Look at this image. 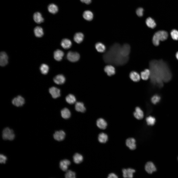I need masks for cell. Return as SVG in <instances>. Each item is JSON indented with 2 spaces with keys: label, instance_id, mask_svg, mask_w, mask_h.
Here are the masks:
<instances>
[{
  "label": "cell",
  "instance_id": "33",
  "mask_svg": "<svg viewBox=\"0 0 178 178\" xmlns=\"http://www.w3.org/2000/svg\"><path fill=\"white\" fill-rule=\"evenodd\" d=\"M66 99L67 102L70 104H73L75 102L76 98L73 95L70 94L66 97Z\"/></svg>",
  "mask_w": 178,
  "mask_h": 178
},
{
  "label": "cell",
  "instance_id": "7",
  "mask_svg": "<svg viewBox=\"0 0 178 178\" xmlns=\"http://www.w3.org/2000/svg\"><path fill=\"white\" fill-rule=\"evenodd\" d=\"M135 142L136 141L135 139L133 138H129L126 140V144L130 149L134 150L136 148Z\"/></svg>",
  "mask_w": 178,
  "mask_h": 178
},
{
  "label": "cell",
  "instance_id": "39",
  "mask_svg": "<svg viewBox=\"0 0 178 178\" xmlns=\"http://www.w3.org/2000/svg\"><path fill=\"white\" fill-rule=\"evenodd\" d=\"M144 10L142 8H138L136 11L137 15L139 17H141L143 16Z\"/></svg>",
  "mask_w": 178,
  "mask_h": 178
},
{
  "label": "cell",
  "instance_id": "30",
  "mask_svg": "<svg viewBox=\"0 0 178 178\" xmlns=\"http://www.w3.org/2000/svg\"><path fill=\"white\" fill-rule=\"evenodd\" d=\"M83 16L85 20L88 21H90L93 18V15L91 11L89 10H87L84 12Z\"/></svg>",
  "mask_w": 178,
  "mask_h": 178
},
{
  "label": "cell",
  "instance_id": "13",
  "mask_svg": "<svg viewBox=\"0 0 178 178\" xmlns=\"http://www.w3.org/2000/svg\"><path fill=\"white\" fill-rule=\"evenodd\" d=\"M130 50V46L128 44H125L121 46V50L122 53L125 57H129Z\"/></svg>",
  "mask_w": 178,
  "mask_h": 178
},
{
  "label": "cell",
  "instance_id": "37",
  "mask_svg": "<svg viewBox=\"0 0 178 178\" xmlns=\"http://www.w3.org/2000/svg\"><path fill=\"white\" fill-rule=\"evenodd\" d=\"M65 174V177L67 178H75V173L71 170H68L66 171Z\"/></svg>",
  "mask_w": 178,
  "mask_h": 178
},
{
  "label": "cell",
  "instance_id": "41",
  "mask_svg": "<svg viewBox=\"0 0 178 178\" xmlns=\"http://www.w3.org/2000/svg\"><path fill=\"white\" fill-rule=\"evenodd\" d=\"M108 178H117L118 177L115 174L113 173H111L108 175Z\"/></svg>",
  "mask_w": 178,
  "mask_h": 178
},
{
  "label": "cell",
  "instance_id": "20",
  "mask_svg": "<svg viewBox=\"0 0 178 178\" xmlns=\"http://www.w3.org/2000/svg\"><path fill=\"white\" fill-rule=\"evenodd\" d=\"M131 79L134 82H137L139 81L140 79V76L137 72L135 71H131L129 74Z\"/></svg>",
  "mask_w": 178,
  "mask_h": 178
},
{
  "label": "cell",
  "instance_id": "42",
  "mask_svg": "<svg viewBox=\"0 0 178 178\" xmlns=\"http://www.w3.org/2000/svg\"><path fill=\"white\" fill-rule=\"evenodd\" d=\"M83 3H84L87 4H89L90 3L91 0H80Z\"/></svg>",
  "mask_w": 178,
  "mask_h": 178
},
{
  "label": "cell",
  "instance_id": "26",
  "mask_svg": "<svg viewBox=\"0 0 178 178\" xmlns=\"http://www.w3.org/2000/svg\"><path fill=\"white\" fill-rule=\"evenodd\" d=\"M146 23L148 27L152 29L155 28L156 25L155 21L151 17H149L146 19Z\"/></svg>",
  "mask_w": 178,
  "mask_h": 178
},
{
  "label": "cell",
  "instance_id": "29",
  "mask_svg": "<svg viewBox=\"0 0 178 178\" xmlns=\"http://www.w3.org/2000/svg\"><path fill=\"white\" fill-rule=\"evenodd\" d=\"M47 8L49 12L53 14H55L58 11V8L57 6L53 3L49 4Z\"/></svg>",
  "mask_w": 178,
  "mask_h": 178
},
{
  "label": "cell",
  "instance_id": "21",
  "mask_svg": "<svg viewBox=\"0 0 178 178\" xmlns=\"http://www.w3.org/2000/svg\"><path fill=\"white\" fill-rule=\"evenodd\" d=\"M61 44V46L63 48L67 49L71 47L72 45V43L69 39L65 38L62 40Z\"/></svg>",
  "mask_w": 178,
  "mask_h": 178
},
{
  "label": "cell",
  "instance_id": "43",
  "mask_svg": "<svg viewBox=\"0 0 178 178\" xmlns=\"http://www.w3.org/2000/svg\"><path fill=\"white\" fill-rule=\"evenodd\" d=\"M176 57L177 59L178 60V51L176 53Z\"/></svg>",
  "mask_w": 178,
  "mask_h": 178
},
{
  "label": "cell",
  "instance_id": "17",
  "mask_svg": "<svg viewBox=\"0 0 178 178\" xmlns=\"http://www.w3.org/2000/svg\"><path fill=\"white\" fill-rule=\"evenodd\" d=\"M104 70L107 75L109 76L114 75L115 73V68L111 65H108L104 67Z\"/></svg>",
  "mask_w": 178,
  "mask_h": 178
},
{
  "label": "cell",
  "instance_id": "9",
  "mask_svg": "<svg viewBox=\"0 0 178 178\" xmlns=\"http://www.w3.org/2000/svg\"><path fill=\"white\" fill-rule=\"evenodd\" d=\"M50 93L54 98H56L60 96V91L56 87H53L50 88L49 90Z\"/></svg>",
  "mask_w": 178,
  "mask_h": 178
},
{
  "label": "cell",
  "instance_id": "10",
  "mask_svg": "<svg viewBox=\"0 0 178 178\" xmlns=\"http://www.w3.org/2000/svg\"><path fill=\"white\" fill-rule=\"evenodd\" d=\"M145 168L146 172L149 174H151L156 170L155 165L152 162L150 161L146 163L145 165Z\"/></svg>",
  "mask_w": 178,
  "mask_h": 178
},
{
  "label": "cell",
  "instance_id": "40",
  "mask_svg": "<svg viewBox=\"0 0 178 178\" xmlns=\"http://www.w3.org/2000/svg\"><path fill=\"white\" fill-rule=\"evenodd\" d=\"M7 158L6 156L2 154L0 155V162L1 163H5Z\"/></svg>",
  "mask_w": 178,
  "mask_h": 178
},
{
  "label": "cell",
  "instance_id": "16",
  "mask_svg": "<svg viewBox=\"0 0 178 178\" xmlns=\"http://www.w3.org/2000/svg\"><path fill=\"white\" fill-rule=\"evenodd\" d=\"M66 80L65 76L62 74H59L53 78L54 83L58 85L64 84Z\"/></svg>",
  "mask_w": 178,
  "mask_h": 178
},
{
  "label": "cell",
  "instance_id": "19",
  "mask_svg": "<svg viewBox=\"0 0 178 178\" xmlns=\"http://www.w3.org/2000/svg\"><path fill=\"white\" fill-rule=\"evenodd\" d=\"M64 54L63 51L60 49H57L54 53V57L56 60L60 61L62 60Z\"/></svg>",
  "mask_w": 178,
  "mask_h": 178
},
{
  "label": "cell",
  "instance_id": "15",
  "mask_svg": "<svg viewBox=\"0 0 178 178\" xmlns=\"http://www.w3.org/2000/svg\"><path fill=\"white\" fill-rule=\"evenodd\" d=\"M33 19L35 22L37 24H40L44 21V19L41 14L39 12H36L34 13Z\"/></svg>",
  "mask_w": 178,
  "mask_h": 178
},
{
  "label": "cell",
  "instance_id": "22",
  "mask_svg": "<svg viewBox=\"0 0 178 178\" xmlns=\"http://www.w3.org/2000/svg\"><path fill=\"white\" fill-rule=\"evenodd\" d=\"M150 72L149 69H146L141 72L140 77L141 79L143 80H148L150 77Z\"/></svg>",
  "mask_w": 178,
  "mask_h": 178
},
{
  "label": "cell",
  "instance_id": "36",
  "mask_svg": "<svg viewBox=\"0 0 178 178\" xmlns=\"http://www.w3.org/2000/svg\"><path fill=\"white\" fill-rule=\"evenodd\" d=\"M170 36L174 40H178V30L176 29L172 30L170 32Z\"/></svg>",
  "mask_w": 178,
  "mask_h": 178
},
{
  "label": "cell",
  "instance_id": "12",
  "mask_svg": "<svg viewBox=\"0 0 178 178\" xmlns=\"http://www.w3.org/2000/svg\"><path fill=\"white\" fill-rule=\"evenodd\" d=\"M134 117L138 120L142 119L144 116V112L139 107H136L133 113Z\"/></svg>",
  "mask_w": 178,
  "mask_h": 178
},
{
  "label": "cell",
  "instance_id": "38",
  "mask_svg": "<svg viewBox=\"0 0 178 178\" xmlns=\"http://www.w3.org/2000/svg\"><path fill=\"white\" fill-rule=\"evenodd\" d=\"M160 99V97L158 95H155L153 96L151 98V101L154 104H156L158 103Z\"/></svg>",
  "mask_w": 178,
  "mask_h": 178
},
{
  "label": "cell",
  "instance_id": "31",
  "mask_svg": "<svg viewBox=\"0 0 178 178\" xmlns=\"http://www.w3.org/2000/svg\"><path fill=\"white\" fill-rule=\"evenodd\" d=\"M95 47L97 51L100 52H104L106 50L105 45L101 42H98L95 44Z\"/></svg>",
  "mask_w": 178,
  "mask_h": 178
},
{
  "label": "cell",
  "instance_id": "23",
  "mask_svg": "<svg viewBox=\"0 0 178 178\" xmlns=\"http://www.w3.org/2000/svg\"><path fill=\"white\" fill-rule=\"evenodd\" d=\"M84 38L83 34L81 32L76 33L74 37V41L78 44L81 43L83 41Z\"/></svg>",
  "mask_w": 178,
  "mask_h": 178
},
{
  "label": "cell",
  "instance_id": "35",
  "mask_svg": "<svg viewBox=\"0 0 178 178\" xmlns=\"http://www.w3.org/2000/svg\"><path fill=\"white\" fill-rule=\"evenodd\" d=\"M146 121L148 125L152 126L155 124L156 122V119L154 117L150 116L146 118Z\"/></svg>",
  "mask_w": 178,
  "mask_h": 178
},
{
  "label": "cell",
  "instance_id": "14",
  "mask_svg": "<svg viewBox=\"0 0 178 178\" xmlns=\"http://www.w3.org/2000/svg\"><path fill=\"white\" fill-rule=\"evenodd\" d=\"M70 164V162L69 160L67 159H64L61 160L60 162V167L63 171H66Z\"/></svg>",
  "mask_w": 178,
  "mask_h": 178
},
{
  "label": "cell",
  "instance_id": "27",
  "mask_svg": "<svg viewBox=\"0 0 178 178\" xmlns=\"http://www.w3.org/2000/svg\"><path fill=\"white\" fill-rule=\"evenodd\" d=\"M108 137L107 134L104 133H100L98 135V139L101 143H105L107 141Z\"/></svg>",
  "mask_w": 178,
  "mask_h": 178
},
{
  "label": "cell",
  "instance_id": "8",
  "mask_svg": "<svg viewBox=\"0 0 178 178\" xmlns=\"http://www.w3.org/2000/svg\"><path fill=\"white\" fill-rule=\"evenodd\" d=\"M65 135V133L64 131L60 130L55 132L53 134V137L55 140L60 141L64 139Z\"/></svg>",
  "mask_w": 178,
  "mask_h": 178
},
{
  "label": "cell",
  "instance_id": "24",
  "mask_svg": "<svg viewBox=\"0 0 178 178\" xmlns=\"http://www.w3.org/2000/svg\"><path fill=\"white\" fill-rule=\"evenodd\" d=\"M34 33L35 36L37 37H42L44 35L43 29L39 26L36 27L34 29Z\"/></svg>",
  "mask_w": 178,
  "mask_h": 178
},
{
  "label": "cell",
  "instance_id": "6",
  "mask_svg": "<svg viewBox=\"0 0 178 178\" xmlns=\"http://www.w3.org/2000/svg\"><path fill=\"white\" fill-rule=\"evenodd\" d=\"M135 172L134 169L131 168L123 169L122 170L123 177L124 178H132L133 174Z\"/></svg>",
  "mask_w": 178,
  "mask_h": 178
},
{
  "label": "cell",
  "instance_id": "5",
  "mask_svg": "<svg viewBox=\"0 0 178 178\" xmlns=\"http://www.w3.org/2000/svg\"><path fill=\"white\" fill-rule=\"evenodd\" d=\"M25 103L24 99L21 95H18L15 97L12 100V104L17 107L22 106Z\"/></svg>",
  "mask_w": 178,
  "mask_h": 178
},
{
  "label": "cell",
  "instance_id": "34",
  "mask_svg": "<svg viewBox=\"0 0 178 178\" xmlns=\"http://www.w3.org/2000/svg\"><path fill=\"white\" fill-rule=\"evenodd\" d=\"M40 70L42 74L45 75L47 74L48 72L49 67L47 65L45 64H42L40 67Z\"/></svg>",
  "mask_w": 178,
  "mask_h": 178
},
{
  "label": "cell",
  "instance_id": "1",
  "mask_svg": "<svg viewBox=\"0 0 178 178\" xmlns=\"http://www.w3.org/2000/svg\"><path fill=\"white\" fill-rule=\"evenodd\" d=\"M121 46L119 44H113L103 55V59L106 63L116 66L125 65L128 62L129 57H126L122 54Z\"/></svg>",
  "mask_w": 178,
  "mask_h": 178
},
{
  "label": "cell",
  "instance_id": "32",
  "mask_svg": "<svg viewBox=\"0 0 178 178\" xmlns=\"http://www.w3.org/2000/svg\"><path fill=\"white\" fill-rule=\"evenodd\" d=\"M73 160L76 164H79L82 162L83 160V156L78 153H75L73 156Z\"/></svg>",
  "mask_w": 178,
  "mask_h": 178
},
{
  "label": "cell",
  "instance_id": "4",
  "mask_svg": "<svg viewBox=\"0 0 178 178\" xmlns=\"http://www.w3.org/2000/svg\"><path fill=\"white\" fill-rule=\"evenodd\" d=\"M67 57L69 61L75 62L79 59L80 56L79 54L77 52L69 51L68 52Z\"/></svg>",
  "mask_w": 178,
  "mask_h": 178
},
{
  "label": "cell",
  "instance_id": "25",
  "mask_svg": "<svg viewBox=\"0 0 178 178\" xmlns=\"http://www.w3.org/2000/svg\"><path fill=\"white\" fill-rule=\"evenodd\" d=\"M75 108L77 111L82 112H85L86 109L83 103L81 102H77L76 103Z\"/></svg>",
  "mask_w": 178,
  "mask_h": 178
},
{
  "label": "cell",
  "instance_id": "2",
  "mask_svg": "<svg viewBox=\"0 0 178 178\" xmlns=\"http://www.w3.org/2000/svg\"><path fill=\"white\" fill-rule=\"evenodd\" d=\"M169 36L168 32L164 30H160L156 32L153 35L152 38L153 44L156 46L159 45L160 41H165Z\"/></svg>",
  "mask_w": 178,
  "mask_h": 178
},
{
  "label": "cell",
  "instance_id": "18",
  "mask_svg": "<svg viewBox=\"0 0 178 178\" xmlns=\"http://www.w3.org/2000/svg\"><path fill=\"white\" fill-rule=\"evenodd\" d=\"M96 125L99 128L102 130L106 129L107 125L106 121L104 119L101 118H99L97 120Z\"/></svg>",
  "mask_w": 178,
  "mask_h": 178
},
{
  "label": "cell",
  "instance_id": "11",
  "mask_svg": "<svg viewBox=\"0 0 178 178\" xmlns=\"http://www.w3.org/2000/svg\"><path fill=\"white\" fill-rule=\"evenodd\" d=\"M8 58L6 53L1 52L0 54V65L3 67L6 65L8 63Z\"/></svg>",
  "mask_w": 178,
  "mask_h": 178
},
{
  "label": "cell",
  "instance_id": "3",
  "mask_svg": "<svg viewBox=\"0 0 178 178\" xmlns=\"http://www.w3.org/2000/svg\"><path fill=\"white\" fill-rule=\"evenodd\" d=\"M15 135L13 131L9 128H5L2 132V137L5 140H12L14 139Z\"/></svg>",
  "mask_w": 178,
  "mask_h": 178
},
{
  "label": "cell",
  "instance_id": "28",
  "mask_svg": "<svg viewBox=\"0 0 178 178\" xmlns=\"http://www.w3.org/2000/svg\"><path fill=\"white\" fill-rule=\"evenodd\" d=\"M61 114L62 117L65 119L69 118L71 115L70 111L66 108H65L62 110L61 111Z\"/></svg>",
  "mask_w": 178,
  "mask_h": 178
}]
</instances>
